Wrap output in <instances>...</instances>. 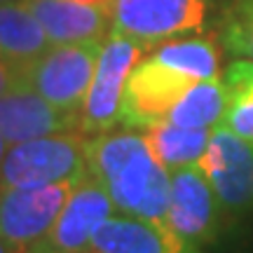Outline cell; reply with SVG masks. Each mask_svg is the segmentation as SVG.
<instances>
[{
    "mask_svg": "<svg viewBox=\"0 0 253 253\" xmlns=\"http://www.w3.org/2000/svg\"><path fill=\"white\" fill-rule=\"evenodd\" d=\"M89 176L106 185L118 211L145 220H164L169 209L171 176L155 160L143 131L134 129L89 136Z\"/></svg>",
    "mask_w": 253,
    "mask_h": 253,
    "instance_id": "6da1fadb",
    "label": "cell"
},
{
    "mask_svg": "<svg viewBox=\"0 0 253 253\" xmlns=\"http://www.w3.org/2000/svg\"><path fill=\"white\" fill-rule=\"evenodd\" d=\"M87 143V134L63 131L7 145L0 162V185L40 188L63 181H82L89 176Z\"/></svg>",
    "mask_w": 253,
    "mask_h": 253,
    "instance_id": "7a4b0ae2",
    "label": "cell"
},
{
    "mask_svg": "<svg viewBox=\"0 0 253 253\" xmlns=\"http://www.w3.org/2000/svg\"><path fill=\"white\" fill-rule=\"evenodd\" d=\"M101 45V40L49 45L47 52L21 71L19 80L26 82L56 108L80 113L94 78Z\"/></svg>",
    "mask_w": 253,
    "mask_h": 253,
    "instance_id": "3957f363",
    "label": "cell"
},
{
    "mask_svg": "<svg viewBox=\"0 0 253 253\" xmlns=\"http://www.w3.org/2000/svg\"><path fill=\"white\" fill-rule=\"evenodd\" d=\"M143 45L134 38L110 31L103 40L87 99L80 108V131L87 136L106 134L120 125L122 94L129 73L141 61Z\"/></svg>",
    "mask_w": 253,
    "mask_h": 253,
    "instance_id": "277c9868",
    "label": "cell"
},
{
    "mask_svg": "<svg viewBox=\"0 0 253 253\" xmlns=\"http://www.w3.org/2000/svg\"><path fill=\"white\" fill-rule=\"evenodd\" d=\"M113 28L143 47L202 33L211 17V0H113Z\"/></svg>",
    "mask_w": 253,
    "mask_h": 253,
    "instance_id": "5b68a950",
    "label": "cell"
},
{
    "mask_svg": "<svg viewBox=\"0 0 253 253\" xmlns=\"http://www.w3.org/2000/svg\"><path fill=\"white\" fill-rule=\"evenodd\" d=\"M197 167L207 176L225 216L242 218L253 211V141L227 126H213Z\"/></svg>",
    "mask_w": 253,
    "mask_h": 253,
    "instance_id": "8992f818",
    "label": "cell"
},
{
    "mask_svg": "<svg viewBox=\"0 0 253 253\" xmlns=\"http://www.w3.org/2000/svg\"><path fill=\"white\" fill-rule=\"evenodd\" d=\"M197 80L176 71L155 56L143 59L129 73V80L122 94L120 125L125 129H141L157 125L169 118L176 101Z\"/></svg>",
    "mask_w": 253,
    "mask_h": 253,
    "instance_id": "52a82bcc",
    "label": "cell"
},
{
    "mask_svg": "<svg viewBox=\"0 0 253 253\" xmlns=\"http://www.w3.org/2000/svg\"><path fill=\"white\" fill-rule=\"evenodd\" d=\"M78 183L63 181L40 188L0 185V237L17 249L40 242L54 225Z\"/></svg>",
    "mask_w": 253,
    "mask_h": 253,
    "instance_id": "ba28073f",
    "label": "cell"
},
{
    "mask_svg": "<svg viewBox=\"0 0 253 253\" xmlns=\"http://www.w3.org/2000/svg\"><path fill=\"white\" fill-rule=\"evenodd\" d=\"M115 211L108 190L94 176L82 178L63 204L61 213L40 242L21 253H73L89 249L91 237Z\"/></svg>",
    "mask_w": 253,
    "mask_h": 253,
    "instance_id": "9c48e42d",
    "label": "cell"
},
{
    "mask_svg": "<svg viewBox=\"0 0 253 253\" xmlns=\"http://www.w3.org/2000/svg\"><path fill=\"white\" fill-rule=\"evenodd\" d=\"M220 216L223 209L197 164L181 167L171 173L164 223L173 235L197 249H204L216 239Z\"/></svg>",
    "mask_w": 253,
    "mask_h": 253,
    "instance_id": "30bf717a",
    "label": "cell"
},
{
    "mask_svg": "<svg viewBox=\"0 0 253 253\" xmlns=\"http://www.w3.org/2000/svg\"><path fill=\"white\" fill-rule=\"evenodd\" d=\"M63 131H80V113L56 108L21 80L0 94V134L7 145Z\"/></svg>",
    "mask_w": 253,
    "mask_h": 253,
    "instance_id": "8fae6325",
    "label": "cell"
},
{
    "mask_svg": "<svg viewBox=\"0 0 253 253\" xmlns=\"http://www.w3.org/2000/svg\"><path fill=\"white\" fill-rule=\"evenodd\" d=\"M33 17L40 21L52 45L103 40L113 28L110 9L80 5L75 0H24Z\"/></svg>",
    "mask_w": 253,
    "mask_h": 253,
    "instance_id": "7c38bea8",
    "label": "cell"
},
{
    "mask_svg": "<svg viewBox=\"0 0 253 253\" xmlns=\"http://www.w3.org/2000/svg\"><path fill=\"white\" fill-rule=\"evenodd\" d=\"M49 38L24 2H0V61L21 75L49 49Z\"/></svg>",
    "mask_w": 253,
    "mask_h": 253,
    "instance_id": "4fadbf2b",
    "label": "cell"
},
{
    "mask_svg": "<svg viewBox=\"0 0 253 253\" xmlns=\"http://www.w3.org/2000/svg\"><path fill=\"white\" fill-rule=\"evenodd\" d=\"M143 136L155 160L162 162L169 171H176L181 167L199 162V157L209 145L211 129H188V126L173 125L169 120H162L157 125L145 126Z\"/></svg>",
    "mask_w": 253,
    "mask_h": 253,
    "instance_id": "5bb4252c",
    "label": "cell"
},
{
    "mask_svg": "<svg viewBox=\"0 0 253 253\" xmlns=\"http://www.w3.org/2000/svg\"><path fill=\"white\" fill-rule=\"evenodd\" d=\"M227 110V87L223 78L197 80L169 113V122L188 129H213Z\"/></svg>",
    "mask_w": 253,
    "mask_h": 253,
    "instance_id": "9a60e30c",
    "label": "cell"
},
{
    "mask_svg": "<svg viewBox=\"0 0 253 253\" xmlns=\"http://www.w3.org/2000/svg\"><path fill=\"white\" fill-rule=\"evenodd\" d=\"M153 56L157 61L190 75L192 80L218 78V68H220V54H218L216 42L207 38L164 40L153 52Z\"/></svg>",
    "mask_w": 253,
    "mask_h": 253,
    "instance_id": "2e32d148",
    "label": "cell"
},
{
    "mask_svg": "<svg viewBox=\"0 0 253 253\" xmlns=\"http://www.w3.org/2000/svg\"><path fill=\"white\" fill-rule=\"evenodd\" d=\"M223 82L227 87V110L223 115V126L246 141H253V61H232L223 75Z\"/></svg>",
    "mask_w": 253,
    "mask_h": 253,
    "instance_id": "e0dca14e",
    "label": "cell"
},
{
    "mask_svg": "<svg viewBox=\"0 0 253 253\" xmlns=\"http://www.w3.org/2000/svg\"><path fill=\"white\" fill-rule=\"evenodd\" d=\"M220 42L230 54L253 61V0H232L220 17Z\"/></svg>",
    "mask_w": 253,
    "mask_h": 253,
    "instance_id": "ac0fdd59",
    "label": "cell"
},
{
    "mask_svg": "<svg viewBox=\"0 0 253 253\" xmlns=\"http://www.w3.org/2000/svg\"><path fill=\"white\" fill-rule=\"evenodd\" d=\"M19 82V75L9 66H5V63L0 61V94H5V91H9L14 84Z\"/></svg>",
    "mask_w": 253,
    "mask_h": 253,
    "instance_id": "d6986e66",
    "label": "cell"
},
{
    "mask_svg": "<svg viewBox=\"0 0 253 253\" xmlns=\"http://www.w3.org/2000/svg\"><path fill=\"white\" fill-rule=\"evenodd\" d=\"M80 5H89V7H101V9H110L113 12V0H75Z\"/></svg>",
    "mask_w": 253,
    "mask_h": 253,
    "instance_id": "ffe728a7",
    "label": "cell"
},
{
    "mask_svg": "<svg viewBox=\"0 0 253 253\" xmlns=\"http://www.w3.org/2000/svg\"><path fill=\"white\" fill-rule=\"evenodd\" d=\"M0 253H21V249L12 246L7 239H2V237H0Z\"/></svg>",
    "mask_w": 253,
    "mask_h": 253,
    "instance_id": "44dd1931",
    "label": "cell"
},
{
    "mask_svg": "<svg viewBox=\"0 0 253 253\" xmlns=\"http://www.w3.org/2000/svg\"><path fill=\"white\" fill-rule=\"evenodd\" d=\"M5 150H7V143H5V138L0 134V162H2V157H5Z\"/></svg>",
    "mask_w": 253,
    "mask_h": 253,
    "instance_id": "7402d4cb",
    "label": "cell"
},
{
    "mask_svg": "<svg viewBox=\"0 0 253 253\" xmlns=\"http://www.w3.org/2000/svg\"><path fill=\"white\" fill-rule=\"evenodd\" d=\"M73 253H96V251H91V249H84V251H73Z\"/></svg>",
    "mask_w": 253,
    "mask_h": 253,
    "instance_id": "603a6c76",
    "label": "cell"
},
{
    "mask_svg": "<svg viewBox=\"0 0 253 253\" xmlns=\"http://www.w3.org/2000/svg\"><path fill=\"white\" fill-rule=\"evenodd\" d=\"M0 2H24V0H0Z\"/></svg>",
    "mask_w": 253,
    "mask_h": 253,
    "instance_id": "cb8c5ba5",
    "label": "cell"
}]
</instances>
